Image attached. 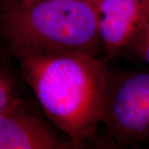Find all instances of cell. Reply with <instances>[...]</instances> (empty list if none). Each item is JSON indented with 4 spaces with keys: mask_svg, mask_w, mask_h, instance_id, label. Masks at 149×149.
I'll use <instances>...</instances> for the list:
<instances>
[{
    "mask_svg": "<svg viewBox=\"0 0 149 149\" xmlns=\"http://www.w3.org/2000/svg\"><path fill=\"white\" fill-rule=\"evenodd\" d=\"M23 79L52 122L80 149L95 141L111 70L102 56H34L18 60Z\"/></svg>",
    "mask_w": 149,
    "mask_h": 149,
    "instance_id": "cell-1",
    "label": "cell"
},
{
    "mask_svg": "<svg viewBox=\"0 0 149 149\" xmlns=\"http://www.w3.org/2000/svg\"><path fill=\"white\" fill-rule=\"evenodd\" d=\"M95 0L2 2L0 34L17 60L34 56L104 53Z\"/></svg>",
    "mask_w": 149,
    "mask_h": 149,
    "instance_id": "cell-2",
    "label": "cell"
},
{
    "mask_svg": "<svg viewBox=\"0 0 149 149\" xmlns=\"http://www.w3.org/2000/svg\"><path fill=\"white\" fill-rule=\"evenodd\" d=\"M102 125L114 145L149 144V71L111 70Z\"/></svg>",
    "mask_w": 149,
    "mask_h": 149,
    "instance_id": "cell-3",
    "label": "cell"
},
{
    "mask_svg": "<svg viewBox=\"0 0 149 149\" xmlns=\"http://www.w3.org/2000/svg\"><path fill=\"white\" fill-rule=\"evenodd\" d=\"M0 149H80L38 103L19 97L0 112Z\"/></svg>",
    "mask_w": 149,
    "mask_h": 149,
    "instance_id": "cell-4",
    "label": "cell"
},
{
    "mask_svg": "<svg viewBox=\"0 0 149 149\" xmlns=\"http://www.w3.org/2000/svg\"><path fill=\"white\" fill-rule=\"evenodd\" d=\"M104 56L114 58L149 18V0H95Z\"/></svg>",
    "mask_w": 149,
    "mask_h": 149,
    "instance_id": "cell-5",
    "label": "cell"
},
{
    "mask_svg": "<svg viewBox=\"0 0 149 149\" xmlns=\"http://www.w3.org/2000/svg\"><path fill=\"white\" fill-rule=\"evenodd\" d=\"M123 52L149 65V18L133 35L120 54Z\"/></svg>",
    "mask_w": 149,
    "mask_h": 149,
    "instance_id": "cell-6",
    "label": "cell"
},
{
    "mask_svg": "<svg viewBox=\"0 0 149 149\" xmlns=\"http://www.w3.org/2000/svg\"><path fill=\"white\" fill-rule=\"evenodd\" d=\"M19 98L17 94V80L7 70L0 71V112L10 106Z\"/></svg>",
    "mask_w": 149,
    "mask_h": 149,
    "instance_id": "cell-7",
    "label": "cell"
},
{
    "mask_svg": "<svg viewBox=\"0 0 149 149\" xmlns=\"http://www.w3.org/2000/svg\"><path fill=\"white\" fill-rule=\"evenodd\" d=\"M15 1H22V0H2L3 3H8V2H15Z\"/></svg>",
    "mask_w": 149,
    "mask_h": 149,
    "instance_id": "cell-8",
    "label": "cell"
},
{
    "mask_svg": "<svg viewBox=\"0 0 149 149\" xmlns=\"http://www.w3.org/2000/svg\"><path fill=\"white\" fill-rule=\"evenodd\" d=\"M101 149H111V147H109V146H107V147H104V148H103Z\"/></svg>",
    "mask_w": 149,
    "mask_h": 149,
    "instance_id": "cell-9",
    "label": "cell"
},
{
    "mask_svg": "<svg viewBox=\"0 0 149 149\" xmlns=\"http://www.w3.org/2000/svg\"><path fill=\"white\" fill-rule=\"evenodd\" d=\"M141 149H149V147H147V148H141Z\"/></svg>",
    "mask_w": 149,
    "mask_h": 149,
    "instance_id": "cell-10",
    "label": "cell"
},
{
    "mask_svg": "<svg viewBox=\"0 0 149 149\" xmlns=\"http://www.w3.org/2000/svg\"><path fill=\"white\" fill-rule=\"evenodd\" d=\"M111 149H115V148H112L111 147Z\"/></svg>",
    "mask_w": 149,
    "mask_h": 149,
    "instance_id": "cell-11",
    "label": "cell"
}]
</instances>
